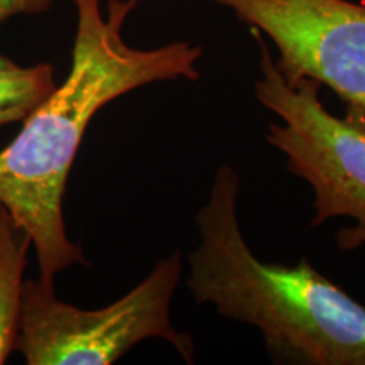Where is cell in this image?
<instances>
[{
  "label": "cell",
  "mask_w": 365,
  "mask_h": 365,
  "mask_svg": "<svg viewBox=\"0 0 365 365\" xmlns=\"http://www.w3.org/2000/svg\"><path fill=\"white\" fill-rule=\"evenodd\" d=\"M58 0H0V24L16 16H38L48 12Z\"/></svg>",
  "instance_id": "obj_8"
},
{
  "label": "cell",
  "mask_w": 365,
  "mask_h": 365,
  "mask_svg": "<svg viewBox=\"0 0 365 365\" xmlns=\"http://www.w3.org/2000/svg\"><path fill=\"white\" fill-rule=\"evenodd\" d=\"M261 51V76L255 80L257 102L281 118L267 124L266 140L286 158L291 175L313 190L312 227L333 218H352L354 225L335 234L340 250L365 245V110L345 105V117L328 112L318 81L294 83L281 75L261 33L252 29Z\"/></svg>",
  "instance_id": "obj_3"
},
{
  "label": "cell",
  "mask_w": 365,
  "mask_h": 365,
  "mask_svg": "<svg viewBox=\"0 0 365 365\" xmlns=\"http://www.w3.org/2000/svg\"><path fill=\"white\" fill-rule=\"evenodd\" d=\"M76 34L66 80L22 118L24 125L0 150V205L33 240L39 281L54 286L65 269L90 266L70 240L63 217L68 176L91 118L105 105L158 81L200 78L202 46L188 41L153 49L132 48L122 29L135 0H73Z\"/></svg>",
  "instance_id": "obj_1"
},
{
  "label": "cell",
  "mask_w": 365,
  "mask_h": 365,
  "mask_svg": "<svg viewBox=\"0 0 365 365\" xmlns=\"http://www.w3.org/2000/svg\"><path fill=\"white\" fill-rule=\"evenodd\" d=\"M240 176L220 164L195 222L198 245L186 255V287L196 304L254 327L274 364L365 365V307L307 257L264 262L244 239Z\"/></svg>",
  "instance_id": "obj_2"
},
{
  "label": "cell",
  "mask_w": 365,
  "mask_h": 365,
  "mask_svg": "<svg viewBox=\"0 0 365 365\" xmlns=\"http://www.w3.org/2000/svg\"><path fill=\"white\" fill-rule=\"evenodd\" d=\"M135 2H137V4H140V2H143V0H135Z\"/></svg>",
  "instance_id": "obj_10"
},
{
  "label": "cell",
  "mask_w": 365,
  "mask_h": 365,
  "mask_svg": "<svg viewBox=\"0 0 365 365\" xmlns=\"http://www.w3.org/2000/svg\"><path fill=\"white\" fill-rule=\"evenodd\" d=\"M12 122H16L12 117L0 115V127H4V125H7V124H12Z\"/></svg>",
  "instance_id": "obj_9"
},
{
  "label": "cell",
  "mask_w": 365,
  "mask_h": 365,
  "mask_svg": "<svg viewBox=\"0 0 365 365\" xmlns=\"http://www.w3.org/2000/svg\"><path fill=\"white\" fill-rule=\"evenodd\" d=\"M182 274V254L176 250L120 299L97 309L63 303L54 286L26 279L17 350L27 365H110L140 341L161 339L195 364L193 336L171 322Z\"/></svg>",
  "instance_id": "obj_4"
},
{
  "label": "cell",
  "mask_w": 365,
  "mask_h": 365,
  "mask_svg": "<svg viewBox=\"0 0 365 365\" xmlns=\"http://www.w3.org/2000/svg\"><path fill=\"white\" fill-rule=\"evenodd\" d=\"M266 34L286 81L309 78L365 110V6L350 0H212Z\"/></svg>",
  "instance_id": "obj_5"
},
{
  "label": "cell",
  "mask_w": 365,
  "mask_h": 365,
  "mask_svg": "<svg viewBox=\"0 0 365 365\" xmlns=\"http://www.w3.org/2000/svg\"><path fill=\"white\" fill-rule=\"evenodd\" d=\"M31 237L14 222L11 213L0 205V365L6 364L21 331L22 294L27 252Z\"/></svg>",
  "instance_id": "obj_6"
},
{
  "label": "cell",
  "mask_w": 365,
  "mask_h": 365,
  "mask_svg": "<svg viewBox=\"0 0 365 365\" xmlns=\"http://www.w3.org/2000/svg\"><path fill=\"white\" fill-rule=\"evenodd\" d=\"M49 63L21 66L0 51V115L19 122L56 88Z\"/></svg>",
  "instance_id": "obj_7"
}]
</instances>
